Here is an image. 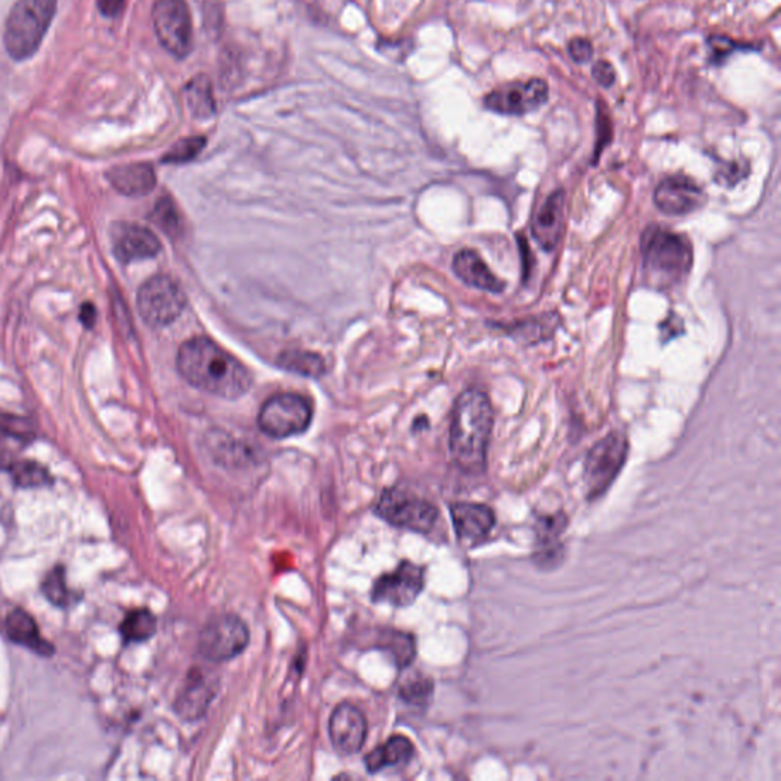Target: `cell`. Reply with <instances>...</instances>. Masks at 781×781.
I'll list each match as a JSON object with an SVG mask.
<instances>
[{"mask_svg": "<svg viewBox=\"0 0 781 781\" xmlns=\"http://www.w3.org/2000/svg\"><path fill=\"white\" fill-rule=\"evenodd\" d=\"M42 593L57 608H69L73 604V594L68 588L64 565H57L46 574L42 583Z\"/></svg>", "mask_w": 781, "mask_h": 781, "instance_id": "cell-28", "label": "cell"}, {"mask_svg": "<svg viewBox=\"0 0 781 781\" xmlns=\"http://www.w3.org/2000/svg\"><path fill=\"white\" fill-rule=\"evenodd\" d=\"M7 469L18 487L36 489L53 484V476H50L49 470L43 468L36 461L10 462Z\"/></svg>", "mask_w": 781, "mask_h": 781, "instance_id": "cell-27", "label": "cell"}, {"mask_svg": "<svg viewBox=\"0 0 781 781\" xmlns=\"http://www.w3.org/2000/svg\"><path fill=\"white\" fill-rule=\"evenodd\" d=\"M329 734L337 751L344 756H353L363 749L367 740V719L363 711L352 703H341L330 717Z\"/></svg>", "mask_w": 781, "mask_h": 781, "instance_id": "cell-15", "label": "cell"}, {"mask_svg": "<svg viewBox=\"0 0 781 781\" xmlns=\"http://www.w3.org/2000/svg\"><path fill=\"white\" fill-rule=\"evenodd\" d=\"M493 422L495 417L491 399L485 392L468 390L455 402L450 423V453L466 472L476 473L485 468Z\"/></svg>", "mask_w": 781, "mask_h": 781, "instance_id": "cell-2", "label": "cell"}, {"mask_svg": "<svg viewBox=\"0 0 781 781\" xmlns=\"http://www.w3.org/2000/svg\"><path fill=\"white\" fill-rule=\"evenodd\" d=\"M376 513L391 526L415 533L433 530L438 519L435 505L399 487L384 489L377 501Z\"/></svg>", "mask_w": 781, "mask_h": 781, "instance_id": "cell-5", "label": "cell"}, {"mask_svg": "<svg viewBox=\"0 0 781 781\" xmlns=\"http://www.w3.org/2000/svg\"><path fill=\"white\" fill-rule=\"evenodd\" d=\"M656 208L667 216H686L705 204L707 196L697 182L686 176L666 177L656 186Z\"/></svg>", "mask_w": 781, "mask_h": 781, "instance_id": "cell-14", "label": "cell"}, {"mask_svg": "<svg viewBox=\"0 0 781 781\" xmlns=\"http://www.w3.org/2000/svg\"><path fill=\"white\" fill-rule=\"evenodd\" d=\"M312 417L309 400L286 392L274 395L264 403L259 415V426L272 438H287L305 433L312 423Z\"/></svg>", "mask_w": 781, "mask_h": 781, "instance_id": "cell-8", "label": "cell"}, {"mask_svg": "<svg viewBox=\"0 0 781 781\" xmlns=\"http://www.w3.org/2000/svg\"><path fill=\"white\" fill-rule=\"evenodd\" d=\"M434 693V682L425 675L414 674L407 676L399 687V694L403 701L411 705L423 707L430 701Z\"/></svg>", "mask_w": 781, "mask_h": 781, "instance_id": "cell-29", "label": "cell"}, {"mask_svg": "<svg viewBox=\"0 0 781 781\" xmlns=\"http://www.w3.org/2000/svg\"><path fill=\"white\" fill-rule=\"evenodd\" d=\"M184 99L194 118L209 119L216 115L217 103L214 99V85L211 79L205 73L193 77L185 84Z\"/></svg>", "mask_w": 781, "mask_h": 781, "instance_id": "cell-23", "label": "cell"}, {"mask_svg": "<svg viewBox=\"0 0 781 781\" xmlns=\"http://www.w3.org/2000/svg\"><path fill=\"white\" fill-rule=\"evenodd\" d=\"M157 629V617L149 609H135V611L128 612L119 625V632H122L126 644L146 643L153 639Z\"/></svg>", "mask_w": 781, "mask_h": 781, "instance_id": "cell-25", "label": "cell"}, {"mask_svg": "<svg viewBox=\"0 0 781 781\" xmlns=\"http://www.w3.org/2000/svg\"><path fill=\"white\" fill-rule=\"evenodd\" d=\"M629 443L624 434L612 433L589 450L585 462V481L589 497L604 495L628 457Z\"/></svg>", "mask_w": 781, "mask_h": 781, "instance_id": "cell-9", "label": "cell"}, {"mask_svg": "<svg viewBox=\"0 0 781 781\" xmlns=\"http://www.w3.org/2000/svg\"><path fill=\"white\" fill-rule=\"evenodd\" d=\"M205 143L206 139L202 138V136L182 139V141L171 147L162 162H166V164H185V162L193 161L204 150Z\"/></svg>", "mask_w": 781, "mask_h": 781, "instance_id": "cell-30", "label": "cell"}, {"mask_svg": "<svg viewBox=\"0 0 781 781\" xmlns=\"http://www.w3.org/2000/svg\"><path fill=\"white\" fill-rule=\"evenodd\" d=\"M186 297L181 286L166 275H157L143 283L138 291V310L146 324L153 329L166 328L181 317Z\"/></svg>", "mask_w": 781, "mask_h": 781, "instance_id": "cell-6", "label": "cell"}, {"mask_svg": "<svg viewBox=\"0 0 781 781\" xmlns=\"http://www.w3.org/2000/svg\"><path fill=\"white\" fill-rule=\"evenodd\" d=\"M80 320L83 322L85 328L91 329L93 324H95L96 321V310L91 302H85L83 307H81V312H80Z\"/></svg>", "mask_w": 781, "mask_h": 781, "instance_id": "cell-35", "label": "cell"}, {"mask_svg": "<svg viewBox=\"0 0 781 781\" xmlns=\"http://www.w3.org/2000/svg\"><path fill=\"white\" fill-rule=\"evenodd\" d=\"M641 255L648 285L659 290L681 285L693 267L690 240L663 227H651L644 231Z\"/></svg>", "mask_w": 781, "mask_h": 781, "instance_id": "cell-3", "label": "cell"}, {"mask_svg": "<svg viewBox=\"0 0 781 781\" xmlns=\"http://www.w3.org/2000/svg\"><path fill=\"white\" fill-rule=\"evenodd\" d=\"M127 0H99V8L104 18H118L126 8Z\"/></svg>", "mask_w": 781, "mask_h": 781, "instance_id": "cell-34", "label": "cell"}, {"mask_svg": "<svg viewBox=\"0 0 781 781\" xmlns=\"http://www.w3.org/2000/svg\"><path fill=\"white\" fill-rule=\"evenodd\" d=\"M455 531L461 542L475 543L495 526L492 508L484 504L458 503L450 507Z\"/></svg>", "mask_w": 781, "mask_h": 781, "instance_id": "cell-18", "label": "cell"}, {"mask_svg": "<svg viewBox=\"0 0 781 781\" xmlns=\"http://www.w3.org/2000/svg\"><path fill=\"white\" fill-rule=\"evenodd\" d=\"M107 179L116 192L128 197L147 196L157 186V174L149 164L115 166L108 171Z\"/></svg>", "mask_w": 781, "mask_h": 781, "instance_id": "cell-21", "label": "cell"}, {"mask_svg": "<svg viewBox=\"0 0 781 781\" xmlns=\"http://www.w3.org/2000/svg\"><path fill=\"white\" fill-rule=\"evenodd\" d=\"M5 632L8 640L18 646L26 647L43 658H50L56 654L53 643L43 639L37 621L22 609H14L5 618Z\"/></svg>", "mask_w": 781, "mask_h": 781, "instance_id": "cell-19", "label": "cell"}, {"mask_svg": "<svg viewBox=\"0 0 781 781\" xmlns=\"http://www.w3.org/2000/svg\"><path fill=\"white\" fill-rule=\"evenodd\" d=\"M414 756V745L405 736H392L365 757V767L370 774L383 771L387 768L406 765Z\"/></svg>", "mask_w": 781, "mask_h": 781, "instance_id": "cell-22", "label": "cell"}, {"mask_svg": "<svg viewBox=\"0 0 781 781\" xmlns=\"http://www.w3.org/2000/svg\"><path fill=\"white\" fill-rule=\"evenodd\" d=\"M376 646L387 652L399 668L410 666L415 652H417L414 636L411 633L394 631V629H384L380 635H377Z\"/></svg>", "mask_w": 781, "mask_h": 781, "instance_id": "cell-24", "label": "cell"}, {"mask_svg": "<svg viewBox=\"0 0 781 781\" xmlns=\"http://www.w3.org/2000/svg\"><path fill=\"white\" fill-rule=\"evenodd\" d=\"M278 367L306 377H320L325 372L324 359L305 349H287L278 356Z\"/></svg>", "mask_w": 781, "mask_h": 781, "instance_id": "cell-26", "label": "cell"}, {"mask_svg": "<svg viewBox=\"0 0 781 781\" xmlns=\"http://www.w3.org/2000/svg\"><path fill=\"white\" fill-rule=\"evenodd\" d=\"M453 272L464 285L475 289L501 294L505 283L496 277L478 252L462 249L453 259Z\"/></svg>", "mask_w": 781, "mask_h": 781, "instance_id": "cell-20", "label": "cell"}, {"mask_svg": "<svg viewBox=\"0 0 781 781\" xmlns=\"http://www.w3.org/2000/svg\"><path fill=\"white\" fill-rule=\"evenodd\" d=\"M565 192L558 189L535 214L531 231H533L536 242L543 251H554L561 242L563 229H565Z\"/></svg>", "mask_w": 781, "mask_h": 781, "instance_id": "cell-17", "label": "cell"}, {"mask_svg": "<svg viewBox=\"0 0 781 781\" xmlns=\"http://www.w3.org/2000/svg\"><path fill=\"white\" fill-rule=\"evenodd\" d=\"M114 254L124 264L153 259L161 252V242L149 228L139 225H118L112 232Z\"/></svg>", "mask_w": 781, "mask_h": 781, "instance_id": "cell-16", "label": "cell"}, {"mask_svg": "<svg viewBox=\"0 0 781 781\" xmlns=\"http://www.w3.org/2000/svg\"><path fill=\"white\" fill-rule=\"evenodd\" d=\"M154 221L164 229V231L171 232L177 231L179 228V216L176 213V208H174V205L171 204V200L169 199H162L159 200V204L157 205V209H154Z\"/></svg>", "mask_w": 781, "mask_h": 781, "instance_id": "cell-31", "label": "cell"}, {"mask_svg": "<svg viewBox=\"0 0 781 781\" xmlns=\"http://www.w3.org/2000/svg\"><path fill=\"white\" fill-rule=\"evenodd\" d=\"M548 101V85L540 79L504 84L485 96L489 111L501 115L520 116L538 111Z\"/></svg>", "mask_w": 781, "mask_h": 781, "instance_id": "cell-12", "label": "cell"}, {"mask_svg": "<svg viewBox=\"0 0 781 781\" xmlns=\"http://www.w3.org/2000/svg\"><path fill=\"white\" fill-rule=\"evenodd\" d=\"M219 690V679L204 667H194L179 691L174 709L184 721L194 722L209 709Z\"/></svg>", "mask_w": 781, "mask_h": 781, "instance_id": "cell-13", "label": "cell"}, {"mask_svg": "<svg viewBox=\"0 0 781 781\" xmlns=\"http://www.w3.org/2000/svg\"><path fill=\"white\" fill-rule=\"evenodd\" d=\"M425 586V571L410 561H403L391 573H384L372 586L371 598L375 604H387L395 608H405L417 600Z\"/></svg>", "mask_w": 781, "mask_h": 781, "instance_id": "cell-11", "label": "cell"}, {"mask_svg": "<svg viewBox=\"0 0 781 781\" xmlns=\"http://www.w3.org/2000/svg\"><path fill=\"white\" fill-rule=\"evenodd\" d=\"M57 0H18L3 30V45L15 61L28 60L41 48L57 13Z\"/></svg>", "mask_w": 781, "mask_h": 781, "instance_id": "cell-4", "label": "cell"}, {"mask_svg": "<svg viewBox=\"0 0 781 781\" xmlns=\"http://www.w3.org/2000/svg\"><path fill=\"white\" fill-rule=\"evenodd\" d=\"M568 53L571 58L577 64H586L594 56V48L589 41L586 38H574L571 41L568 46Z\"/></svg>", "mask_w": 781, "mask_h": 781, "instance_id": "cell-32", "label": "cell"}, {"mask_svg": "<svg viewBox=\"0 0 781 781\" xmlns=\"http://www.w3.org/2000/svg\"><path fill=\"white\" fill-rule=\"evenodd\" d=\"M158 41L171 56L185 58L193 49V22L185 0H157L151 11Z\"/></svg>", "mask_w": 781, "mask_h": 781, "instance_id": "cell-10", "label": "cell"}, {"mask_svg": "<svg viewBox=\"0 0 781 781\" xmlns=\"http://www.w3.org/2000/svg\"><path fill=\"white\" fill-rule=\"evenodd\" d=\"M249 629L242 618L225 613L205 624L197 643V652L209 663L234 659L248 647Z\"/></svg>", "mask_w": 781, "mask_h": 781, "instance_id": "cell-7", "label": "cell"}, {"mask_svg": "<svg viewBox=\"0 0 781 781\" xmlns=\"http://www.w3.org/2000/svg\"><path fill=\"white\" fill-rule=\"evenodd\" d=\"M177 368L186 382L217 398H242L251 388L248 368L208 337L182 344Z\"/></svg>", "mask_w": 781, "mask_h": 781, "instance_id": "cell-1", "label": "cell"}, {"mask_svg": "<svg viewBox=\"0 0 781 781\" xmlns=\"http://www.w3.org/2000/svg\"><path fill=\"white\" fill-rule=\"evenodd\" d=\"M593 73L594 79L601 85H605V88H609V85H612L613 81H616V71H613L611 64H608L606 60L598 61V64L594 66Z\"/></svg>", "mask_w": 781, "mask_h": 781, "instance_id": "cell-33", "label": "cell"}]
</instances>
